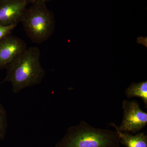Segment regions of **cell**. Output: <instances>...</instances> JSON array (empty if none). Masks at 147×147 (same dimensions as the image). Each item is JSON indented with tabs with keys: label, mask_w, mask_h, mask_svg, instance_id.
<instances>
[{
	"label": "cell",
	"mask_w": 147,
	"mask_h": 147,
	"mask_svg": "<svg viewBox=\"0 0 147 147\" xmlns=\"http://www.w3.org/2000/svg\"><path fill=\"white\" fill-rule=\"evenodd\" d=\"M20 38L9 34L0 39V69L6 67L27 48Z\"/></svg>",
	"instance_id": "obj_5"
},
{
	"label": "cell",
	"mask_w": 147,
	"mask_h": 147,
	"mask_svg": "<svg viewBox=\"0 0 147 147\" xmlns=\"http://www.w3.org/2000/svg\"><path fill=\"white\" fill-rule=\"evenodd\" d=\"M29 3V0H1L0 1V25H17Z\"/></svg>",
	"instance_id": "obj_6"
},
{
	"label": "cell",
	"mask_w": 147,
	"mask_h": 147,
	"mask_svg": "<svg viewBox=\"0 0 147 147\" xmlns=\"http://www.w3.org/2000/svg\"><path fill=\"white\" fill-rule=\"evenodd\" d=\"M110 125L115 129L120 144L126 147H147V135L144 132L132 134L129 132H122L117 129L115 123Z\"/></svg>",
	"instance_id": "obj_7"
},
{
	"label": "cell",
	"mask_w": 147,
	"mask_h": 147,
	"mask_svg": "<svg viewBox=\"0 0 147 147\" xmlns=\"http://www.w3.org/2000/svg\"><path fill=\"white\" fill-rule=\"evenodd\" d=\"M40 57V50L37 47L27 48L5 67L7 75L3 82H10L14 93L39 84L45 74Z\"/></svg>",
	"instance_id": "obj_1"
},
{
	"label": "cell",
	"mask_w": 147,
	"mask_h": 147,
	"mask_svg": "<svg viewBox=\"0 0 147 147\" xmlns=\"http://www.w3.org/2000/svg\"><path fill=\"white\" fill-rule=\"evenodd\" d=\"M125 94L128 98L135 97L142 99L147 108V82H142L138 83H132L125 90Z\"/></svg>",
	"instance_id": "obj_8"
},
{
	"label": "cell",
	"mask_w": 147,
	"mask_h": 147,
	"mask_svg": "<svg viewBox=\"0 0 147 147\" xmlns=\"http://www.w3.org/2000/svg\"><path fill=\"white\" fill-rule=\"evenodd\" d=\"M55 147H120L116 131L96 128L85 121L70 127Z\"/></svg>",
	"instance_id": "obj_2"
},
{
	"label": "cell",
	"mask_w": 147,
	"mask_h": 147,
	"mask_svg": "<svg viewBox=\"0 0 147 147\" xmlns=\"http://www.w3.org/2000/svg\"><path fill=\"white\" fill-rule=\"evenodd\" d=\"M123 117L120 126H115L122 132L135 134L147 124V113L144 112L136 100H124L122 102Z\"/></svg>",
	"instance_id": "obj_4"
},
{
	"label": "cell",
	"mask_w": 147,
	"mask_h": 147,
	"mask_svg": "<svg viewBox=\"0 0 147 147\" xmlns=\"http://www.w3.org/2000/svg\"><path fill=\"white\" fill-rule=\"evenodd\" d=\"M48 0H29L30 3H45Z\"/></svg>",
	"instance_id": "obj_11"
},
{
	"label": "cell",
	"mask_w": 147,
	"mask_h": 147,
	"mask_svg": "<svg viewBox=\"0 0 147 147\" xmlns=\"http://www.w3.org/2000/svg\"><path fill=\"white\" fill-rule=\"evenodd\" d=\"M17 25V24L9 26H3L0 25V39L7 35L10 34L11 32L16 28Z\"/></svg>",
	"instance_id": "obj_10"
},
{
	"label": "cell",
	"mask_w": 147,
	"mask_h": 147,
	"mask_svg": "<svg viewBox=\"0 0 147 147\" xmlns=\"http://www.w3.org/2000/svg\"><path fill=\"white\" fill-rule=\"evenodd\" d=\"M7 126L6 112L5 109L0 103V140L5 138Z\"/></svg>",
	"instance_id": "obj_9"
},
{
	"label": "cell",
	"mask_w": 147,
	"mask_h": 147,
	"mask_svg": "<svg viewBox=\"0 0 147 147\" xmlns=\"http://www.w3.org/2000/svg\"><path fill=\"white\" fill-rule=\"evenodd\" d=\"M26 9L20 21L27 36L33 42L41 43L53 33L54 19L45 3H36Z\"/></svg>",
	"instance_id": "obj_3"
}]
</instances>
